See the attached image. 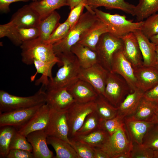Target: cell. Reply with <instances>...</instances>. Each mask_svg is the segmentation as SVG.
Returning a JSON list of instances; mask_svg holds the SVG:
<instances>
[{"label": "cell", "instance_id": "8", "mask_svg": "<svg viewBox=\"0 0 158 158\" xmlns=\"http://www.w3.org/2000/svg\"><path fill=\"white\" fill-rule=\"evenodd\" d=\"M133 91L127 82L121 76L109 72L104 96L112 105L117 107L126 95Z\"/></svg>", "mask_w": 158, "mask_h": 158}, {"label": "cell", "instance_id": "50", "mask_svg": "<svg viewBox=\"0 0 158 158\" xmlns=\"http://www.w3.org/2000/svg\"><path fill=\"white\" fill-rule=\"evenodd\" d=\"M151 121L154 124H158V104L157 106Z\"/></svg>", "mask_w": 158, "mask_h": 158}, {"label": "cell", "instance_id": "44", "mask_svg": "<svg viewBox=\"0 0 158 158\" xmlns=\"http://www.w3.org/2000/svg\"><path fill=\"white\" fill-rule=\"evenodd\" d=\"M12 149L22 150L31 152L33 151L32 146L28 141L26 137L19 133L18 130L10 145V150Z\"/></svg>", "mask_w": 158, "mask_h": 158}, {"label": "cell", "instance_id": "43", "mask_svg": "<svg viewBox=\"0 0 158 158\" xmlns=\"http://www.w3.org/2000/svg\"><path fill=\"white\" fill-rule=\"evenodd\" d=\"M132 149L130 152V158H154V151L147 147L142 144L133 142Z\"/></svg>", "mask_w": 158, "mask_h": 158}, {"label": "cell", "instance_id": "2", "mask_svg": "<svg viewBox=\"0 0 158 158\" xmlns=\"http://www.w3.org/2000/svg\"><path fill=\"white\" fill-rule=\"evenodd\" d=\"M20 46L22 61L27 65L33 64L35 60L61 65L54 53L53 45L44 41L39 37L24 42Z\"/></svg>", "mask_w": 158, "mask_h": 158}, {"label": "cell", "instance_id": "16", "mask_svg": "<svg viewBox=\"0 0 158 158\" xmlns=\"http://www.w3.org/2000/svg\"><path fill=\"white\" fill-rule=\"evenodd\" d=\"M50 113L49 106L46 103L43 105L18 131L26 137L32 132L45 130L49 122Z\"/></svg>", "mask_w": 158, "mask_h": 158}, {"label": "cell", "instance_id": "26", "mask_svg": "<svg viewBox=\"0 0 158 158\" xmlns=\"http://www.w3.org/2000/svg\"><path fill=\"white\" fill-rule=\"evenodd\" d=\"M71 51L77 58L82 68H87L98 63L96 51L87 46L77 43Z\"/></svg>", "mask_w": 158, "mask_h": 158}, {"label": "cell", "instance_id": "36", "mask_svg": "<svg viewBox=\"0 0 158 158\" xmlns=\"http://www.w3.org/2000/svg\"><path fill=\"white\" fill-rule=\"evenodd\" d=\"M17 130L15 128L11 126L0 127V158H6L10 150L12 140Z\"/></svg>", "mask_w": 158, "mask_h": 158}, {"label": "cell", "instance_id": "32", "mask_svg": "<svg viewBox=\"0 0 158 158\" xmlns=\"http://www.w3.org/2000/svg\"><path fill=\"white\" fill-rule=\"evenodd\" d=\"M135 6L134 16L138 22L143 21L150 16L158 12V0H138Z\"/></svg>", "mask_w": 158, "mask_h": 158}, {"label": "cell", "instance_id": "53", "mask_svg": "<svg viewBox=\"0 0 158 158\" xmlns=\"http://www.w3.org/2000/svg\"><path fill=\"white\" fill-rule=\"evenodd\" d=\"M115 158H130V153L120 154L116 156Z\"/></svg>", "mask_w": 158, "mask_h": 158}, {"label": "cell", "instance_id": "35", "mask_svg": "<svg viewBox=\"0 0 158 158\" xmlns=\"http://www.w3.org/2000/svg\"><path fill=\"white\" fill-rule=\"evenodd\" d=\"M157 105L143 97L135 113L131 116L138 120L151 121Z\"/></svg>", "mask_w": 158, "mask_h": 158}, {"label": "cell", "instance_id": "25", "mask_svg": "<svg viewBox=\"0 0 158 158\" xmlns=\"http://www.w3.org/2000/svg\"><path fill=\"white\" fill-rule=\"evenodd\" d=\"M85 6H88L92 10L101 6L108 9H118L134 16L135 6L125 0H87Z\"/></svg>", "mask_w": 158, "mask_h": 158}, {"label": "cell", "instance_id": "27", "mask_svg": "<svg viewBox=\"0 0 158 158\" xmlns=\"http://www.w3.org/2000/svg\"><path fill=\"white\" fill-rule=\"evenodd\" d=\"M29 5L39 14L41 20L55 10L70 5L69 0H40L33 1Z\"/></svg>", "mask_w": 158, "mask_h": 158}, {"label": "cell", "instance_id": "54", "mask_svg": "<svg viewBox=\"0 0 158 158\" xmlns=\"http://www.w3.org/2000/svg\"><path fill=\"white\" fill-rule=\"evenodd\" d=\"M155 51L156 53V65L158 64V45H156Z\"/></svg>", "mask_w": 158, "mask_h": 158}, {"label": "cell", "instance_id": "31", "mask_svg": "<svg viewBox=\"0 0 158 158\" xmlns=\"http://www.w3.org/2000/svg\"><path fill=\"white\" fill-rule=\"evenodd\" d=\"M61 16L54 11L49 16L42 20L38 26L40 31L39 37L44 42H46L59 24Z\"/></svg>", "mask_w": 158, "mask_h": 158}, {"label": "cell", "instance_id": "19", "mask_svg": "<svg viewBox=\"0 0 158 158\" xmlns=\"http://www.w3.org/2000/svg\"><path fill=\"white\" fill-rule=\"evenodd\" d=\"M26 137L32 147L34 158H54L52 152L47 146V135L44 130L32 132Z\"/></svg>", "mask_w": 158, "mask_h": 158}, {"label": "cell", "instance_id": "39", "mask_svg": "<svg viewBox=\"0 0 158 158\" xmlns=\"http://www.w3.org/2000/svg\"><path fill=\"white\" fill-rule=\"evenodd\" d=\"M140 30L149 39L158 33V13L154 14L146 18Z\"/></svg>", "mask_w": 158, "mask_h": 158}, {"label": "cell", "instance_id": "15", "mask_svg": "<svg viewBox=\"0 0 158 158\" xmlns=\"http://www.w3.org/2000/svg\"><path fill=\"white\" fill-rule=\"evenodd\" d=\"M46 103L49 107L59 111H66L75 102L67 88L47 90Z\"/></svg>", "mask_w": 158, "mask_h": 158}, {"label": "cell", "instance_id": "10", "mask_svg": "<svg viewBox=\"0 0 158 158\" xmlns=\"http://www.w3.org/2000/svg\"><path fill=\"white\" fill-rule=\"evenodd\" d=\"M95 101L85 103L75 102L66 111V118L69 129L68 137H74L81 127L87 116L96 111Z\"/></svg>", "mask_w": 158, "mask_h": 158}, {"label": "cell", "instance_id": "3", "mask_svg": "<svg viewBox=\"0 0 158 158\" xmlns=\"http://www.w3.org/2000/svg\"><path fill=\"white\" fill-rule=\"evenodd\" d=\"M98 18L94 11L83 13L77 22L69 30L63 39L53 45L55 54L71 51V47L77 43L83 34Z\"/></svg>", "mask_w": 158, "mask_h": 158}, {"label": "cell", "instance_id": "18", "mask_svg": "<svg viewBox=\"0 0 158 158\" xmlns=\"http://www.w3.org/2000/svg\"><path fill=\"white\" fill-rule=\"evenodd\" d=\"M67 89L75 102L78 103L95 101L99 95L90 84L80 79L68 87Z\"/></svg>", "mask_w": 158, "mask_h": 158}, {"label": "cell", "instance_id": "33", "mask_svg": "<svg viewBox=\"0 0 158 158\" xmlns=\"http://www.w3.org/2000/svg\"><path fill=\"white\" fill-rule=\"evenodd\" d=\"M95 101L96 111L101 119H109L117 115L118 107L112 105L103 95H99Z\"/></svg>", "mask_w": 158, "mask_h": 158}, {"label": "cell", "instance_id": "22", "mask_svg": "<svg viewBox=\"0 0 158 158\" xmlns=\"http://www.w3.org/2000/svg\"><path fill=\"white\" fill-rule=\"evenodd\" d=\"M107 32L109 31L107 26L98 18L83 34L78 43L95 51L101 36Z\"/></svg>", "mask_w": 158, "mask_h": 158}, {"label": "cell", "instance_id": "9", "mask_svg": "<svg viewBox=\"0 0 158 158\" xmlns=\"http://www.w3.org/2000/svg\"><path fill=\"white\" fill-rule=\"evenodd\" d=\"M133 143L125 125L110 136L104 144L99 148L105 152L109 158H115L120 154L130 153Z\"/></svg>", "mask_w": 158, "mask_h": 158}, {"label": "cell", "instance_id": "40", "mask_svg": "<svg viewBox=\"0 0 158 158\" xmlns=\"http://www.w3.org/2000/svg\"><path fill=\"white\" fill-rule=\"evenodd\" d=\"M142 144L154 151H158V124H154L149 129Z\"/></svg>", "mask_w": 158, "mask_h": 158}, {"label": "cell", "instance_id": "20", "mask_svg": "<svg viewBox=\"0 0 158 158\" xmlns=\"http://www.w3.org/2000/svg\"><path fill=\"white\" fill-rule=\"evenodd\" d=\"M123 41V51L133 68L143 64V58L137 39L133 32L121 37Z\"/></svg>", "mask_w": 158, "mask_h": 158}, {"label": "cell", "instance_id": "1", "mask_svg": "<svg viewBox=\"0 0 158 158\" xmlns=\"http://www.w3.org/2000/svg\"><path fill=\"white\" fill-rule=\"evenodd\" d=\"M56 56L61 61L62 66L54 77L49 79L45 87L47 90L67 88L80 79L82 68L77 58L71 51Z\"/></svg>", "mask_w": 158, "mask_h": 158}, {"label": "cell", "instance_id": "45", "mask_svg": "<svg viewBox=\"0 0 158 158\" xmlns=\"http://www.w3.org/2000/svg\"><path fill=\"white\" fill-rule=\"evenodd\" d=\"M87 0H82L78 4L71 10L66 20L70 25L71 28L77 22L83 13Z\"/></svg>", "mask_w": 158, "mask_h": 158}, {"label": "cell", "instance_id": "55", "mask_svg": "<svg viewBox=\"0 0 158 158\" xmlns=\"http://www.w3.org/2000/svg\"><path fill=\"white\" fill-rule=\"evenodd\" d=\"M154 158H158V151H154Z\"/></svg>", "mask_w": 158, "mask_h": 158}, {"label": "cell", "instance_id": "30", "mask_svg": "<svg viewBox=\"0 0 158 158\" xmlns=\"http://www.w3.org/2000/svg\"><path fill=\"white\" fill-rule=\"evenodd\" d=\"M109 136L107 131L99 129L87 135L75 136L70 140H78L92 147L99 148L106 142Z\"/></svg>", "mask_w": 158, "mask_h": 158}, {"label": "cell", "instance_id": "12", "mask_svg": "<svg viewBox=\"0 0 158 158\" xmlns=\"http://www.w3.org/2000/svg\"><path fill=\"white\" fill-rule=\"evenodd\" d=\"M122 48L116 51L114 54L110 72L117 73L123 77L133 91L137 88L134 68L123 54Z\"/></svg>", "mask_w": 158, "mask_h": 158}, {"label": "cell", "instance_id": "24", "mask_svg": "<svg viewBox=\"0 0 158 158\" xmlns=\"http://www.w3.org/2000/svg\"><path fill=\"white\" fill-rule=\"evenodd\" d=\"M144 92L137 88L128 94L118 106V114L123 118L132 115L143 97Z\"/></svg>", "mask_w": 158, "mask_h": 158}, {"label": "cell", "instance_id": "46", "mask_svg": "<svg viewBox=\"0 0 158 158\" xmlns=\"http://www.w3.org/2000/svg\"><path fill=\"white\" fill-rule=\"evenodd\" d=\"M6 158H34L32 152L27 150L16 149L10 150Z\"/></svg>", "mask_w": 158, "mask_h": 158}, {"label": "cell", "instance_id": "17", "mask_svg": "<svg viewBox=\"0 0 158 158\" xmlns=\"http://www.w3.org/2000/svg\"><path fill=\"white\" fill-rule=\"evenodd\" d=\"M133 68L137 88L144 92L158 84V70L154 66L142 64Z\"/></svg>", "mask_w": 158, "mask_h": 158}, {"label": "cell", "instance_id": "23", "mask_svg": "<svg viewBox=\"0 0 158 158\" xmlns=\"http://www.w3.org/2000/svg\"><path fill=\"white\" fill-rule=\"evenodd\" d=\"M133 32L138 42L143 58V64L147 66H154L157 56L156 45L143 34L140 29Z\"/></svg>", "mask_w": 158, "mask_h": 158}, {"label": "cell", "instance_id": "51", "mask_svg": "<svg viewBox=\"0 0 158 158\" xmlns=\"http://www.w3.org/2000/svg\"><path fill=\"white\" fill-rule=\"evenodd\" d=\"M69 7L71 10L81 2L82 0H69Z\"/></svg>", "mask_w": 158, "mask_h": 158}, {"label": "cell", "instance_id": "21", "mask_svg": "<svg viewBox=\"0 0 158 158\" xmlns=\"http://www.w3.org/2000/svg\"><path fill=\"white\" fill-rule=\"evenodd\" d=\"M125 125L133 142L142 143L146 133L154 124L150 121L138 120L130 116L124 118Z\"/></svg>", "mask_w": 158, "mask_h": 158}, {"label": "cell", "instance_id": "28", "mask_svg": "<svg viewBox=\"0 0 158 158\" xmlns=\"http://www.w3.org/2000/svg\"><path fill=\"white\" fill-rule=\"evenodd\" d=\"M38 27L17 28L9 31L5 37L16 46H20L24 42L36 39L39 37Z\"/></svg>", "mask_w": 158, "mask_h": 158}, {"label": "cell", "instance_id": "57", "mask_svg": "<svg viewBox=\"0 0 158 158\" xmlns=\"http://www.w3.org/2000/svg\"><path fill=\"white\" fill-rule=\"evenodd\" d=\"M32 1H39V0H32Z\"/></svg>", "mask_w": 158, "mask_h": 158}, {"label": "cell", "instance_id": "29", "mask_svg": "<svg viewBox=\"0 0 158 158\" xmlns=\"http://www.w3.org/2000/svg\"><path fill=\"white\" fill-rule=\"evenodd\" d=\"M47 142L56 152L54 158H80L71 145L66 141L56 137L47 136Z\"/></svg>", "mask_w": 158, "mask_h": 158}, {"label": "cell", "instance_id": "34", "mask_svg": "<svg viewBox=\"0 0 158 158\" xmlns=\"http://www.w3.org/2000/svg\"><path fill=\"white\" fill-rule=\"evenodd\" d=\"M34 64L36 70L35 73L31 77L32 81L34 80L38 73L42 74L41 77L37 79L35 82L36 85L42 83V86H47L49 80L53 78L52 75V69L56 64L54 63L45 62L44 61L35 60L34 61Z\"/></svg>", "mask_w": 158, "mask_h": 158}, {"label": "cell", "instance_id": "11", "mask_svg": "<svg viewBox=\"0 0 158 158\" xmlns=\"http://www.w3.org/2000/svg\"><path fill=\"white\" fill-rule=\"evenodd\" d=\"M44 130L47 136L61 139L71 145L68 137L69 129L66 111H59L50 108L49 120Z\"/></svg>", "mask_w": 158, "mask_h": 158}, {"label": "cell", "instance_id": "47", "mask_svg": "<svg viewBox=\"0 0 158 158\" xmlns=\"http://www.w3.org/2000/svg\"><path fill=\"white\" fill-rule=\"evenodd\" d=\"M143 97L146 99L158 104V84L144 92Z\"/></svg>", "mask_w": 158, "mask_h": 158}, {"label": "cell", "instance_id": "49", "mask_svg": "<svg viewBox=\"0 0 158 158\" xmlns=\"http://www.w3.org/2000/svg\"><path fill=\"white\" fill-rule=\"evenodd\" d=\"M95 158H109V156L104 151L98 148H94Z\"/></svg>", "mask_w": 158, "mask_h": 158}, {"label": "cell", "instance_id": "42", "mask_svg": "<svg viewBox=\"0 0 158 158\" xmlns=\"http://www.w3.org/2000/svg\"><path fill=\"white\" fill-rule=\"evenodd\" d=\"M71 145L80 158H95L94 149L79 141L70 140Z\"/></svg>", "mask_w": 158, "mask_h": 158}, {"label": "cell", "instance_id": "5", "mask_svg": "<svg viewBox=\"0 0 158 158\" xmlns=\"http://www.w3.org/2000/svg\"><path fill=\"white\" fill-rule=\"evenodd\" d=\"M93 10L97 17L107 26L109 32L120 38L140 29L144 22V20L133 22L127 19L124 15L111 14L97 8Z\"/></svg>", "mask_w": 158, "mask_h": 158}, {"label": "cell", "instance_id": "4", "mask_svg": "<svg viewBox=\"0 0 158 158\" xmlns=\"http://www.w3.org/2000/svg\"><path fill=\"white\" fill-rule=\"evenodd\" d=\"M43 87L34 95L28 97L17 96L1 90L0 113L46 104V91Z\"/></svg>", "mask_w": 158, "mask_h": 158}, {"label": "cell", "instance_id": "56", "mask_svg": "<svg viewBox=\"0 0 158 158\" xmlns=\"http://www.w3.org/2000/svg\"><path fill=\"white\" fill-rule=\"evenodd\" d=\"M154 66L157 68V69L158 70V64L155 65Z\"/></svg>", "mask_w": 158, "mask_h": 158}, {"label": "cell", "instance_id": "13", "mask_svg": "<svg viewBox=\"0 0 158 158\" xmlns=\"http://www.w3.org/2000/svg\"><path fill=\"white\" fill-rule=\"evenodd\" d=\"M109 71L99 63L87 68H81L80 79L90 84L99 95L104 96Z\"/></svg>", "mask_w": 158, "mask_h": 158}, {"label": "cell", "instance_id": "14", "mask_svg": "<svg viewBox=\"0 0 158 158\" xmlns=\"http://www.w3.org/2000/svg\"><path fill=\"white\" fill-rule=\"evenodd\" d=\"M43 104L0 113V127L11 126L18 130Z\"/></svg>", "mask_w": 158, "mask_h": 158}, {"label": "cell", "instance_id": "52", "mask_svg": "<svg viewBox=\"0 0 158 158\" xmlns=\"http://www.w3.org/2000/svg\"><path fill=\"white\" fill-rule=\"evenodd\" d=\"M149 40L151 42L156 45H158V33L151 37Z\"/></svg>", "mask_w": 158, "mask_h": 158}, {"label": "cell", "instance_id": "38", "mask_svg": "<svg viewBox=\"0 0 158 158\" xmlns=\"http://www.w3.org/2000/svg\"><path fill=\"white\" fill-rule=\"evenodd\" d=\"M125 125L124 118L117 115L115 117L109 119H101L99 128L107 131L111 136Z\"/></svg>", "mask_w": 158, "mask_h": 158}, {"label": "cell", "instance_id": "41", "mask_svg": "<svg viewBox=\"0 0 158 158\" xmlns=\"http://www.w3.org/2000/svg\"><path fill=\"white\" fill-rule=\"evenodd\" d=\"M70 28V25L66 20L63 23H59L48 40L45 42L53 45L64 38Z\"/></svg>", "mask_w": 158, "mask_h": 158}, {"label": "cell", "instance_id": "6", "mask_svg": "<svg viewBox=\"0 0 158 158\" xmlns=\"http://www.w3.org/2000/svg\"><path fill=\"white\" fill-rule=\"evenodd\" d=\"M41 20L40 15L30 6L26 5L18 9L8 23L0 25V38L5 37L12 29L17 28L38 27Z\"/></svg>", "mask_w": 158, "mask_h": 158}, {"label": "cell", "instance_id": "48", "mask_svg": "<svg viewBox=\"0 0 158 158\" xmlns=\"http://www.w3.org/2000/svg\"><path fill=\"white\" fill-rule=\"evenodd\" d=\"M30 0H0V10L4 13H6L10 11L9 5L14 2L22 1L27 2Z\"/></svg>", "mask_w": 158, "mask_h": 158}, {"label": "cell", "instance_id": "37", "mask_svg": "<svg viewBox=\"0 0 158 158\" xmlns=\"http://www.w3.org/2000/svg\"><path fill=\"white\" fill-rule=\"evenodd\" d=\"M100 119L96 111L90 113L87 116L75 136L87 135L99 129Z\"/></svg>", "mask_w": 158, "mask_h": 158}, {"label": "cell", "instance_id": "7", "mask_svg": "<svg viewBox=\"0 0 158 158\" xmlns=\"http://www.w3.org/2000/svg\"><path fill=\"white\" fill-rule=\"evenodd\" d=\"M123 45L121 38L108 32L103 34L96 48L98 63L110 72L113 56L116 51L123 48Z\"/></svg>", "mask_w": 158, "mask_h": 158}]
</instances>
